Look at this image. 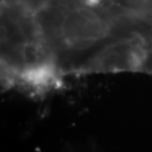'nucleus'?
I'll use <instances>...</instances> for the list:
<instances>
[{
	"label": "nucleus",
	"instance_id": "1",
	"mask_svg": "<svg viewBox=\"0 0 152 152\" xmlns=\"http://www.w3.org/2000/svg\"><path fill=\"white\" fill-rule=\"evenodd\" d=\"M145 55V43L137 37L112 39L94 58L90 72H108L133 69Z\"/></svg>",
	"mask_w": 152,
	"mask_h": 152
},
{
	"label": "nucleus",
	"instance_id": "2",
	"mask_svg": "<svg viewBox=\"0 0 152 152\" xmlns=\"http://www.w3.org/2000/svg\"><path fill=\"white\" fill-rule=\"evenodd\" d=\"M125 1L129 2V4H132V5L139 6V7L152 5V0H125Z\"/></svg>",
	"mask_w": 152,
	"mask_h": 152
}]
</instances>
